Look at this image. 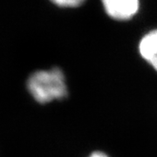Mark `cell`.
Wrapping results in <instances>:
<instances>
[{
  "instance_id": "6da1fadb",
  "label": "cell",
  "mask_w": 157,
  "mask_h": 157,
  "mask_svg": "<svg viewBox=\"0 0 157 157\" xmlns=\"http://www.w3.org/2000/svg\"><path fill=\"white\" fill-rule=\"evenodd\" d=\"M26 89L34 101L41 105L63 101L69 95L67 77L57 67L31 73L26 80Z\"/></svg>"
},
{
  "instance_id": "7a4b0ae2",
  "label": "cell",
  "mask_w": 157,
  "mask_h": 157,
  "mask_svg": "<svg viewBox=\"0 0 157 157\" xmlns=\"http://www.w3.org/2000/svg\"><path fill=\"white\" fill-rule=\"evenodd\" d=\"M104 10L113 19L129 20L139 11L140 0H101Z\"/></svg>"
},
{
  "instance_id": "3957f363",
  "label": "cell",
  "mask_w": 157,
  "mask_h": 157,
  "mask_svg": "<svg viewBox=\"0 0 157 157\" xmlns=\"http://www.w3.org/2000/svg\"><path fill=\"white\" fill-rule=\"evenodd\" d=\"M140 58L157 73V28L144 34L139 41Z\"/></svg>"
},
{
  "instance_id": "277c9868",
  "label": "cell",
  "mask_w": 157,
  "mask_h": 157,
  "mask_svg": "<svg viewBox=\"0 0 157 157\" xmlns=\"http://www.w3.org/2000/svg\"><path fill=\"white\" fill-rule=\"evenodd\" d=\"M53 4L60 7H67V8H75L81 6L85 0H51Z\"/></svg>"
},
{
  "instance_id": "5b68a950",
  "label": "cell",
  "mask_w": 157,
  "mask_h": 157,
  "mask_svg": "<svg viewBox=\"0 0 157 157\" xmlns=\"http://www.w3.org/2000/svg\"><path fill=\"white\" fill-rule=\"evenodd\" d=\"M86 157H110L107 153L104 151H101V150H95L90 153L89 155Z\"/></svg>"
}]
</instances>
